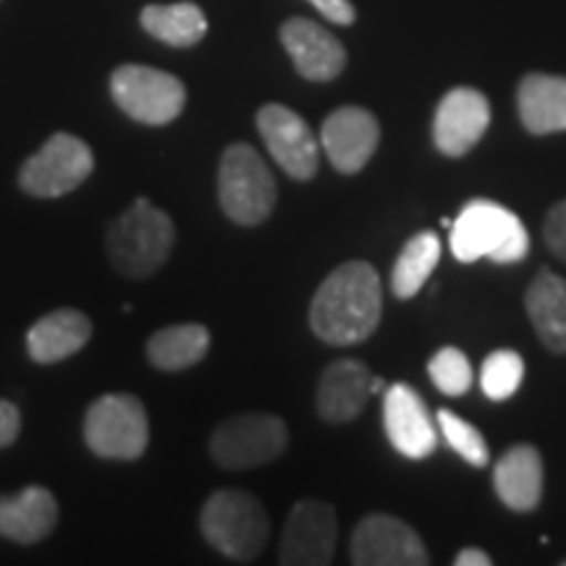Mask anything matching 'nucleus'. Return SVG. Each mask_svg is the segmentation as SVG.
I'll use <instances>...</instances> for the list:
<instances>
[{"instance_id": "nucleus-2", "label": "nucleus", "mask_w": 566, "mask_h": 566, "mask_svg": "<svg viewBox=\"0 0 566 566\" xmlns=\"http://www.w3.org/2000/svg\"><path fill=\"white\" fill-rule=\"evenodd\" d=\"M451 252L462 263L493 260L520 263L530 252V233L512 210L493 200H470L451 223Z\"/></svg>"}, {"instance_id": "nucleus-7", "label": "nucleus", "mask_w": 566, "mask_h": 566, "mask_svg": "<svg viewBox=\"0 0 566 566\" xmlns=\"http://www.w3.org/2000/svg\"><path fill=\"white\" fill-rule=\"evenodd\" d=\"M111 95L126 116L147 126H166L181 116L187 87L168 71L126 63L111 74Z\"/></svg>"}, {"instance_id": "nucleus-11", "label": "nucleus", "mask_w": 566, "mask_h": 566, "mask_svg": "<svg viewBox=\"0 0 566 566\" xmlns=\"http://www.w3.org/2000/svg\"><path fill=\"white\" fill-rule=\"evenodd\" d=\"M357 566H424L430 564L422 537L391 514H370L359 522L349 543Z\"/></svg>"}, {"instance_id": "nucleus-12", "label": "nucleus", "mask_w": 566, "mask_h": 566, "mask_svg": "<svg viewBox=\"0 0 566 566\" xmlns=\"http://www.w3.org/2000/svg\"><path fill=\"white\" fill-rule=\"evenodd\" d=\"M338 522L334 506L300 501L283 525L279 562L283 566H325L336 551Z\"/></svg>"}, {"instance_id": "nucleus-32", "label": "nucleus", "mask_w": 566, "mask_h": 566, "mask_svg": "<svg viewBox=\"0 0 566 566\" xmlns=\"http://www.w3.org/2000/svg\"><path fill=\"white\" fill-rule=\"evenodd\" d=\"M457 566H491L493 558L483 548H462L454 558Z\"/></svg>"}, {"instance_id": "nucleus-8", "label": "nucleus", "mask_w": 566, "mask_h": 566, "mask_svg": "<svg viewBox=\"0 0 566 566\" xmlns=\"http://www.w3.org/2000/svg\"><path fill=\"white\" fill-rule=\"evenodd\" d=\"M289 446L286 422L275 415H233L216 428L210 454L223 470H250L279 459Z\"/></svg>"}, {"instance_id": "nucleus-24", "label": "nucleus", "mask_w": 566, "mask_h": 566, "mask_svg": "<svg viewBox=\"0 0 566 566\" xmlns=\"http://www.w3.org/2000/svg\"><path fill=\"white\" fill-rule=\"evenodd\" d=\"M139 24L155 40L171 48H192L208 34V19L197 3H168L145 6L139 13Z\"/></svg>"}, {"instance_id": "nucleus-34", "label": "nucleus", "mask_w": 566, "mask_h": 566, "mask_svg": "<svg viewBox=\"0 0 566 566\" xmlns=\"http://www.w3.org/2000/svg\"><path fill=\"white\" fill-rule=\"evenodd\" d=\"M562 564H564V566H566V562H562Z\"/></svg>"}, {"instance_id": "nucleus-18", "label": "nucleus", "mask_w": 566, "mask_h": 566, "mask_svg": "<svg viewBox=\"0 0 566 566\" xmlns=\"http://www.w3.org/2000/svg\"><path fill=\"white\" fill-rule=\"evenodd\" d=\"M59 525L55 495L42 485H30L17 495H0V537L24 543H40Z\"/></svg>"}, {"instance_id": "nucleus-1", "label": "nucleus", "mask_w": 566, "mask_h": 566, "mask_svg": "<svg viewBox=\"0 0 566 566\" xmlns=\"http://www.w3.org/2000/svg\"><path fill=\"white\" fill-rule=\"evenodd\" d=\"M384 315L380 275L365 260L338 265L310 304V328L331 346H354L370 338Z\"/></svg>"}, {"instance_id": "nucleus-29", "label": "nucleus", "mask_w": 566, "mask_h": 566, "mask_svg": "<svg viewBox=\"0 0 566 566\" xmlns=\"http://www.w3.org/2000/svg\"><path fill=\"white\" fill-rule=\"evenodd\" d=\"M543 237H546L548 250L566 263V200L551 208Z\"/></svg>"}, {"instance_id": "nucleus-33", "label": "nucleus", "mask_w": 566, "mask_h": 566, "mask_svg": "<svg viewBox=\"0 0 566 566\" xmlns=\"http://www.w3.org/2000/svg\"><path fill=\"white\" fill-rule=\"evenodd\" d=\"M370 391H373V396L380 394V391H386V380L384 378H373L370 380Z\"/></svg>"}, {"instance_id": "nucleus-14", "label": "nucleus", "mask_w": 566, "mask_h": 566, "mask_svg": "<svg viewBox=\"0 0 566 566\" xmlns=\"http://www.w3.org/2000/svg\"><path fill=\"white\" fill-rule=\"evenodd\" d=\"M491 124V103L480 90L454 87L438 103L433 118V142L449 158H462L483 139Z\"/></svg>"}, {"instance_id": "nucleus-28", "label": "nucleus", "mask_w": 566, "mask_h": 566, "mask_svg": "<svg viewBox=\"0 0 566 566\" xmlns=\"http://www.w3.org/2000/svg\"><path fill=\"white\" fill-rule=\"evenodd\" d=\"M428 375L433 386L446 396H464L472 386V365L467 354L457 346H443L428 363Z\"/></svg>"}, {"instance_id": "nucleus-19", "label": "nucleus", "mask_w": 566, "mask_h": 566, "mask_svg": "<svg viewBox=\"0 0 566 566\" xmlns=\"http://www.w3.org/2000/svg\"><path fill=\"white\" fill-rule=\"evenodd\" d=\"M92 336V321L80 310L61 307L40 317L27 334V352L38 365H55L82 352Z\"/></svg>"}, {"instance_id": "nucleus-5", "label": "nucleus", "mask_w": 566, "mask_h": 566, "mask_svg": "<svg viewBox=\"0 0 566 566\" xmlns=\"http://www.w3.org/2000/svg\"><path fill=\"white\" fill-rule=\"evenodd\" d=\"M279 187L252 145L237 142L226 147L218 168V200L226 218L239 226H260L275 210Z\"/></svg>"}, {"instance_id": "nucleus-15", "label": "nucleus", "mask_w": 566, "mask_h": 566, "mask_svg": "<svg viewBox=\"0 0 566 566\" xmlns=\"http://www.w3.org/2000/svg\"><path fill=\"white\" fill-rule=\"evenodd\" d=\"M384 424L388 441L401 457L428 459L438 449V430L424 399L407 384H394L384 396Z\"/></svg>"}, {"instance_id": "nucleus-25", "label": "nucleus", "mask_w": 566, "mask_h": 566, "mask_svg": "<svg viewBox=\"0 0 566 566\" xmlns=\"http://www.w3.org/2000/svg\"><path fill=\"white\" fill-rule=\"evenodd\" d=\"M441 263V239L436 231H420L409 239L396 258L391 271V292L396 300H412Z\"/></svg>"}, {"instance_id": "nucleus-26", "label": "nucleus", "mask_w": 566, "mask_h": 566, "mask_svg": "<svg viewBox=\"0 0 566 566\" xmlns=\"http://www.w3.org/2000/svg\"><path fill=\"white\" fill-rule=\"evenodd\" d=\"M525 380V359L512 349H499L488 354L483 370H480V386L491 401H506L516 394Z\"/></svg>"}, {"instance_id": "nucleus-9", "label": "nucleus", "mask_w": 566, "mask_h": 566, "mask_svg": "<svg viewBox=\"0 0 566 566\" xmlns=\"http://www.w3.org/2000/svg\"><path fill=\"white\" fill-rule=\"evenodd\" d=\"M92 168H95V155L87 142L59 132L21 166L19 187L30 197L55 200L82 187L90 179Z\"/></svg>"}, {"instance_id": "nucleus-22", "label": "nucleus", "mask_w": 566, "mask_h": 566, "mask_svg": "<svg viewBox=\"0 0 566 566\" xmlns=\"http://www.w3.org/2000/svg\"><path fill=\"white\" fill-rule=\"evenodd\" d=\"M525 307L537 338L546 349L566 354V281L554 271H541L530 283Z\"/></svg>"}, {"instance_id": "nucleus-27", "label": "nucleus", "mask_w": 566, "mask_h": 566, "mask_svg": "<svg viewBox=\"0 0 566 566\" xmlns=\"http://www.w3.org/2000/svg\"><path fill=\"white\" fill-rule=\"evenodd\" d=\"M438 424H441L446 443H449L467 464L485 467L491 462V451H488L485 438L475 424L467 422L464 417L449 412V409H441V412H438Z\"/></svg>"}, {"instance_id": "nucleus-23", "label": "nucleus", "mask_w": 566, "mask_h": 566, "mask_svg": "<svg viewBox=\"0 0 566 566\" xmlns=\"http://www.w3.org/2000/svg\"><path fill=\"white\" fill-rule=\"evenodd\" d=\"M210 349V331L200 323H179L158 331L147 342V359L163 373H179L202 363Z\"/></svg>"}, {"instance_id": "nucleus-13", "label": "nucleus", "mask_w": 566, "mask_h": 566, "mask_svg": "<svg viewBox=\"0 0 566 566\" xmlns=\"http://www.w3.org/2000/svg\"><path fill=\"white\" fill-rule=\"evenodd\" d=\"M380 145V124L367 108L344 105L323 122L321 147L338 174H359Z\"/></svg>"}, {"instance_id": "nucleus-21", "label": "nucleus", "mask_w": 566, "mask_h": 566, "mask_svg": "<svg viewBox=\"0 0 566 566\" xmlns=\"http://www.w3.org/2000/svg\"><path fill=\"white\" fill-rule=\"evenodd\" d=\"M516 108L530 134L566 132V76L527 74L516 90Z\"/></svg>"}, {"instance_id": "nucleus-17", "label": "nucleus", "mask_w": 566, "mask_h": 566, "mask_svg": "<svg viewBox=\"0 0 566 566\" xmlns=\"http://www.w3.org/2000/svg\"><path fill=\"white\" fill-rule=\"evenodd\" d=\"M373 375L359 359H336L325 367L317 384L315 407L325 422H352L370 401Z\"/></svg>"}, {"instance_id": "nucleus-30", "label": "nucleus", "mask_w": 566, "mask_h": 566, "mask_svg": "<svg viewBox=\"0 0 566 566\" xmlns=\"http://www.w3.org/2000/svg\"><path fill=\"white\" fill-rule=\"evenodd\" d=\"M307 3H313L315 9L321 11L328 21H334V24L349 27L354 24V19H357V11H354L352 0H307Z\"/></svg>"}, {"instance_id": "nucleus-10", "label": "nucleus", "mask_w": 566, "mask_h": 566, "mask_svg": "<svg viewBox=\"0 0 566 566\" xmlns=\"http://www.w3.org/2000/svg\"><path fill=\"white\" fill-rule=\"evenodd\" d=\"M258 132L273 160L296 181H310L321 166V142L300 113L268 103L258 111Z\"/></svg>"}, {"instance_id": "nucleus-16", "label": "nucleus", "mask_w": 566, "mask_h": 566, "mask_svg": "<svg viewBox=\"0 0 566 566\" xmlns=\"http://www.w3.org/2000/svg\"><path fill=\"white\" fill-rule=\"evenodd\" d=\"M281 42L286 53L292 55L296 71L310 82L336 80L346 66V51L342 40L331 34L325 27L315 24L313 19L294 17L283 21Z\"/></svg>"}, {"instance_id": "nucleus-3", "label": "nucleus", "mask_w": 566, "mask_h": 566, "mask_svg": "<svg viewBox=\"0 0 566 566\" xmlns=\"http://www.w3.org/2000/svg\"><path fill=\"white\" fill-rule=\"evenodd\" d=\"M176 229L168 212L147 200L137 197V202L111 226L108 258L113 268L126 279H147L153 275L174 250Z\"/></svg>"}, {"instance_id": "nucleus-4", "label": "nucleus", "mask_w": 566, "mask_h": 566, "mask_svg": "<svg viewBox=\"0 0 566 566\" xmlns=\"http://www.w3.org/2000/svg\"><path fill=\"white\" fill-rule=\"evenodd\" d=\"M205 541L231 562H254L263 554L271 522L263 504L247 491L223 488L205 501L200 514Z\"/></svg>"}, {"instance_id": "nucleus-6", "label": "nucleus", "mask_w": 566, "mask_h": 566, "mask_svg": "<svg viewBox=\"0 0 566 566\" xmlns=\"http://www.w3.org/2000/svg\"><path fill=\"white\" fill-rule=\"evenodd\" d=\"M84 441L101 459L134 462L150 443L147 409L132 394H105L92 401L84 417Z\"/></svg>"}, {"instance_id": "nucleus-20", "label": "nucleus", "mask_w": 566, "mask_h": 566, "mask_svg": "<svg viewBox=\"0 0 566 566\" xmlns=\"http://www.w3.org/2000/svg\"><path fill=\"white\" fill-rule=\"evenodd\" d=\"M495 493L512 512H533L543 499V459L530 443L512 446L495 464Z\"/></svg>"}, {"instance_id": "nucleus-31", "label": "nucleus", "mask_w": 566, "mask_h": 566, "mask_svg": "<svg viewBox=\"0 0 566 566\" xmlns=\"http://www.w3.org/2000/svg\"><path fill=\"white\" fill-rule=\"evenodd\" d=\"M19 430H21V415L17 405L0 399V449H6V446L17 441Z\"/></svg>"}]
</instances>
